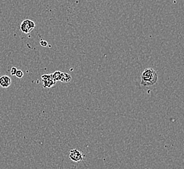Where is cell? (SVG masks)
Segmentation results:
<instances>
[{
	"label": "cell",
	"instance_id": "1",
	"mask_svg": "<svg viewBox=\"0 0 184 169\" xmlns=\"http://www.w3.org/2000/svg\"><path fill=\"white\" fill-rule=\"evenodd\" d=\"M157 82V73L151 68H147L141 74V85L149 87L155 85Z\"/></svg>",
	"mask_w": 184,
	"mask_h": 169
},
{
	"label": "cell",
	"instance_id": "2",
	"mask_svg": "<svg viewBox=\"0 0 184 169\" xmlns=\"http://www.w3.org/2000/svg\"><path fill=\"white\" fill-rule=\"evenodd\" d=\"M35 24L30 20H24L20 24V29L23 33L28 34L35 28Z\"/></svg>",
	"mask_w": 184,
	"mask_h": 169
},
{
	"label": "cell",
	"instance_id": "3",
	"mask_svg": "<svg viewBox=\"0 0 184 169\" xmlns=\"http://www.w3.org/2000/svg\"><path fill=\"white\" fill-rule=\"evenodd\" d=\"M41 80L43 87L46 88V89H50V88L53 87L56 82L53 78L52 74H43L41 76Z\"/></svg>",
	"mask_w": 184,
	"mask_h": 169
},
{
	"label": "cell",
	"instance_id": "4",
	"mask_svg": "<svg viewBox=\"0 0 184 169\" xmlns=\"http://www.w3.org/2000/svg\"><path fill=\"white\" fill-rule=\"evenodd\" d=\"M69 158L72 161L79 163L84 160V154L78 150L73 149L70 151Z\"/></svg>",
	"mask_w": 184,
	"mask_h": 169
},
{
	"label": "cell",
	"instance_id": "5",
	"mask_svg": "<svg viewBox=\"0 0 184 169\" xmlns=\"http://www.w3.org/2000/svg\"><path fill=\"white\" fill-rule=\"evenodd\" d=\"M11 85V79L8 76H2L0 77V86L3 88H8Z\"/></svg>",
	"mask_w": 184,
	"mask_h": 169
},
{
	"label": "cell",
	"instance_id": "6",
	"mask_svg": "<svg viewBox=\"0 0 184 169\" xmlns=\"http://www.w3.org/2000/svg\"><path fill=\"white\" fill-rule=\"evenodd\" d=\"M71 76L70 74L65 73V72H62V75H61V78L60 81L63 83H69L71 82Z\"/></svg>",
	"mask_w": 184,
	"mask_h": 169
},
{
	"label": "cell",
	"instance_id": "7",
	"mask_svg": "<svg viewBox=\"0 0 184 169\" xmlns=\"http://www.w3.org/2000/svg\"><path fill=\"white\" fill-rule=\"evenodd\" d=\"M61 75H62V72L61 71H56L52 74V76H53V78L56 82H58V81H60Z\"/></svg>",
	"mask_w": 184,
	"mask_h": 169
},
{
	"label": "cell",
	"instance_id": "8",
	"mask_svg": "<svg viewBox=\"0 0 184 169\" xmlns=\"http://www.w3.org/2000/svg\"><path fill=\"white\" fill-rule=\"evenodd\" d=\"M15 76H17L18 78H22L24 76V72L21 70H17V72L15 74Z\"/></svg>",
	"mask_w": 184,
	"mask_h": 169
},
{
	"label": "cell",
	"instance_id": "9",
	"mask_svg": "<svg viewBox=\"0 0 184 169\" xmlns=\"http://www.w3.org/2000/svg\"><path fill=\"white\" fill-rule=\"evenodd\" d=\"M17 68H16V67H12V68H11V71H10L11 75V76H15V74H16V72H17Z\"/></svg>",
	"mask_w": 184,
	"mask_h": 169
},
{
	"label": "cell",
	"instance_id": "10",
	"mask_svg": "<svg viewBox=\"0 0 184 169\" xmlns=\"http://www.w3.org/2000/svg\"><path fill=\"white\" fill-rule=\"evenodd\" d=\"M40 44L41 46L43 47H46L48 46V42L46 41V40H41Z\"/></svg>",
	"mask_w": 184,
	"mask_h": 169
}]
</instances>
